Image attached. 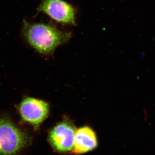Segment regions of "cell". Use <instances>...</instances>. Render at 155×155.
<instances>
[{"label": "cell", "mask_w": 155, "mask_h": 155, "mask_svg": "<svg viewBox=\"0 0 155 155\" xmlns=\"http://www.w3.org/2000/svg\"><path fill=\"white\" fill-rule=\"evenodd\" d=\"M22 33L26 40L37 51L51 54L71 38L72 32L61 30L54 25L43 23L23 22Z\"/></svg>", "instance_id": "6da1fadb"}, {"label": "cell", "mask_w": 155, "mask_h": 155, "mask_svg": "<svg viewBox=\"0 0 155 155\" xmlns=\"http://www.w3.org/2000/svg\"><path fill=\"white\" fill-rule=\"evenodd\" d=\"M28 134L10 119L0 118V155H15L27 145Z\"/></svg>", "instance_id": "7a4b0ae2"}, {"label": "cell", "mask_w": 155, "mask_h": 155, "mask_svg": "<svg viewBox=\"0 0 155 155\" xmlns=\"http://www.w3.org/2000/svg\"><path fill=\"white\" fill-rule=\"evenodd\" d=\"M76 130L72 122L65 119L50 130L48 141L53 148L59 152H70L74 148Z\"/></svg>", "instance_id": "3957f363"}, {"label": "cell", "mask_w": 155, "mask_h": 155, "mask_svg": "<svg viewBox=\"0 0 155 155\" xmlns=\"http://www.w3.org/2000/svg\"><path fill=\"white\" fill-rule=\"evenodd\" d=\"M38 11L59 23L76 25L75 8L64 0H43Z\"/></svg>", "instance_id": "277c9868"}, {"label": "cell", "mask_w": 155, "mask_h": 155, "mask_svg": "<svg viewBox=\"0 0 155 155\" xmlns=\"http://www.w3.org/2000/svg\"><path fill=\"white\" fill-rule=\"evenodd\" d=\"M19 111L23 121L37 129L47 118L49 106L48 103L42 100L26 97L19 105Z\"/></svg>", "instance_id": "5b68a950"}, {"label": "cell", "mask_w": 155, "mask_h": 155, "mask_svg": "<svg viewBox=\"0 0 155 155\" xmlns=\"http://www.w3.org/2000/svg\"><path fill=\"white\" fill-rule=\"evenodd\" d=\"M97 145L96 134L90 127L85 126L76 130L73 151L75 154H81L91 151Z\"/></svg>", "instance_id": "8992f818"}]
</instances>
